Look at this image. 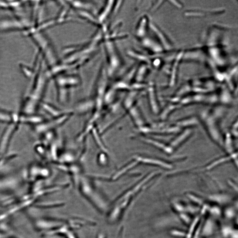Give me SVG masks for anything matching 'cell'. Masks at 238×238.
<instances>
[{"label": "cell", "mask_w": 238, "mask_h": 238, "mask_svg": "<svg viewBox=\"0 0 238 238\" xmlns=\"http://www.w3.org/2000/svg\"><path fill=\"white\" fill-rule=\"evenodd\" d=\"M149 65L142 63L139 67H137L134 79V82L142 83L146 78L149 71Z\"/></svg>", "instance_id": "obj_14"}, {"label": "cell", "mask_w": 238, "mask_h": 238, "mask_svg": "<svg viewBox=\"0 0 238 238\" xmlns=\"http://www.w3.org/2000/svg\"><path fill=\"white\" fill-rule=\"evenodd\" d=\"M150 178L148 176L139 183L126 191L119 196L110 205L107 212V222L110 224H115L122 217L124 213L130 206L135 197L140 192L145 183Z\"/></svg>", "instance_id": "obj_1"}, {"label": "cell", "mask_w": 238, "mask_h": 238, "mask_svg": "<svg viewBox=\"0 0 238 238\" xmlns=\"http://www.w3.org/2000/svg\"><path fill=\"white\" fill-rule=\"evenodd\" d=\"M114 42L112 41H107L103 43L108 63V71L106 73L110 76L114 75L123 63L122 59Z\"/></svg>", "instance_id": "obj_3"}, {"label": "cell", "mask_w": 238, "mask_h": 238, "mask_svg": "<svg viewBox=\"0 0 238 238\" xmlns=\"http://www.w3.org/2000/svg\"><path fill=\"white\" fill-rule=\"evenodd\" d=\"M114 3L115 1H107L103 8L99 12L98 15L96 16L101 27L105 24L106 19L110 17V15H111Z\"/></svg>", "instance_id": "obj_9"}, {"label": "cell", "mask_w": 238, "mask_h": 238, "mask_svg": "<svg viewBox=\"0 0 238 238\" xmlns=\"http://www.w3.org/2000/svg\"><path fill=\"white\" fill-rule=\"evenodd\" d=\"M150 22L146 15L142 16L139 19L135 31V36L138 39L141 40L147 37Z\"/></svg>", "instance_id": "obj_8"}, {"label": "cell", "mask_w": 238, "mask_h": 238, "mask_svg": "<svg viewBox=\"0 0 238 238\" xmlns=\"http://www.w3.org/2000/svg\"><path fill=\"white\" fill-rule=\"evenodd\" d=\"M41 104L44 110H46L49 114L53 117H56L63 115L62 112L58 110V109H56L52 105L45 102H41Z\"/></svg>", "instance_id": "obj_18"}, {"label": "cell", "mask_w": 238, "mask_h": 238, "mask_svg": "<svg viewBox=\"0 0 238 238\" xmlns=\"http://www.w3.org/2000/svg\"><path fill=\"white\" fill-rule=\"evenodd\" d=\"M56 88L68 89L76 87L80 84L81 80L77 75H59L54 78Z\"/></svg>", "instance_id": "obj_4"}, {"label": "cell", "mask_w": 238, "mask_h": 238, "mask_svg": "<svg viewBox=\"0 0 238 238\" xmlns=\"http://www.w3.org/2000/svg\"><path fill=\"white\" fill-rule=\"evenodd\" d=\"M127 54L131 58L141 61L142 62V63L147 64L148 65L151 64V58L140 53L137 52L135 51L128 50L127 52Z\"/></svg>", "instance_id": "obj_15"}, {"label": "cell", "mask_w": 238, "mask_h": 238, "mask_svg": "<svg viewBox=\"0 0 238 238\" xmlns=\"http://www.w3.org/2000/svg\"><path fill=\"white\" fill-rule=\"evenodd\" d=\"M18 124L12 123L5 129L0 139V153L4 154L7 150L12 135L16 130Z\"/></svg>", "instance_id": "obj_6"}, {"label": "cell", "mask_w": 238, "mask_h": 238, "mask_svg": "<svg viewBox=\"0 0 238 238\" xmlns=\"http://www.w3.org/2000/svg\"><path fill=\"white\" fill-rule=\"evenodd\" d=\"M67 4L72 8L76 9V11H90L94 9L93 3L87 1H67Z\"/></svg>", "instance_id": "obj_12"}, {"label": "cell", "mask_w": 238, "mask_h": 238, "mask_svg": "<svg viewBox=\"0 0 238 238\" xmlns=\"http://www.w3.org/2000/svg\"><path fill=\"white\" fill-rule=\"evenodd\" d=\"M44 121V119L40 116L35 114L19 115V123L20 124H30L35 125L42 123Z\"/></svg>", "instance_id": "obj_11"}, {"label": "cell", "mask_w": 238, "mask_h": 238, "mask_svg": "<svg viewBox=\"0 0 238 238\" xmlns=\"http://www.w3.org/2000/svg\"><path fill=\"white\" fill-rule=\"evenodd\" d=\"M68 117L69 115L65 114L56 117L54 120L46 122L44 121L42 123L35 125V130L38 133H45L63 123Z\"/></svg>", "instance_id": "obj_5"}, {"label": "cell", "mask_w": 238, "mask_h": 238, "mask_svg": "<svg viewBox=\"0 0 238 238\" xmlns=\"http://www.w3.org/2000/svg\"><path fill=\"white\" fill-rule=\"evenodd\" d=\"M171 3H172V5H174V6H176V7L178 8H182L183 5L181 4V3L179 2H176V1H170Z\"/></svg>", "instance_id": "obj_19"}, {"label": "cell", "mask_w": 238, "mask_h": 238, "mask_svg": "<svg viewBox=\"0 0 238 238\" xmlns=\"http://www.w3.org/2000/svg\"><path fill=\"white\" fill-rule=\"evenodd\" d=\"M15 114H11L0 110V123L8 124L15 123Z\"/></svg>", "instance_id": "obj_16"}, {"label": "cell", "mask_w": 238, "mask_h": 238, "mask_svg": "<svg viewBox=\"0 0 238 238\" xmlns=\"http://www.w3.org/2000/svg\"><path fill=\"white\" fill-rule=\"evenodd\" d=\"M186 59L191 60H195V61H200V59H203V54L202 51L199 49H194L190 50L185 53V56Z\"/></svg>", "instance_id": "obj_17"}, {"label": "cell", "mask_w": 238, "mask_h": 238, "mask_svg": "<svg viewBox=\"0 0 238 238\" xmlns=\"http://www.w3.org/2000/svg\"><path fill=\"white\" fill-rule=\"evenodd\" d=\"M149 28H151V31L155 35L158 39L160 42V44L165 50L171 51L173 48L172 44L171 42L169 39L167 38L163 32L161 31L159 28H158L156 24L153 22L149 23Z\"/></svg>", "instance_id": "obj_7"}, {"label": "cell", "mask_w": 238, "mask_h": 238, "mask_svg": "<svg viewBox=\"0 0 238 238\" xmlns=\"http://www.w3.org/2000/svg\"><path fill=\"white\" fill-rule=\"evenodd\" d=\"M77 185L83 196L97 210L101 213H107L110 206L105 197L95 188L90 179L80 176Z\"/></svg>", "instance_id": "obj_2"}, {"label": "cell", "mask_w": 238, "mask_h": 238, "mask_svg": "<svg viewBox=\"0 0 238 238\" xmlns=\"http://www.w3.org/2000/svg\"><path fill=\"white\" fill-rule=\"evenodd\" d=\"M97 238H106V236L103 234H99L97 235Z\"/></svg>", "instance_id": "obj_20"}, {"label": "cell", "mask_w": 238, "mask_h": 238, "mask_svg": "<svg viewBox=\"0 0 238 238\" xmlns=\"http://www.w3.org/2000/svg\"><path fill=\"white\" fill-rule=\"evenodd\" d=\"M140 40L142 46L144 47L146 49L153 52L155 53H162L164 50L163 48L159 43L149 37H145Z\"/></svg>", "instance_id": "obj_10"}, {"label": "cell", "mask_w": 238, "mask_h": 238, "mask_svg": "<svg viewBox=\"0 0 238 238\" xmlns=\"http://www.w3.org/2000/svg\"><path fill=\"white\" fill-rule=\"evenodd\" d=\"M23 2L0 1V8L16 12L20 11L23 8Z\"/></svg>", "instance_id": "obj_13"}]
</instances>
